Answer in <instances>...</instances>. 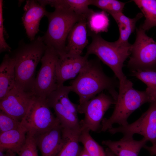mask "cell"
Returning <instances> with one entry per match:
<instances>
[{
    "instance_id": "cell-1",
    "label": "cell",
    "mask_w": 156,
    "mask_h": 156,
    "mask_svg": "<svg viewBox=\"0 0 156 156\" xmlns=\"http://www.w3.org/2000/svg\"><path fill=\"white\" fill-rule=\"evenodd\" d=\"M70 86L71 91L78 95L79 105H81L104 90L107 91L116 101L118 94L116 89L119 87V82L106 75L99 60L94 59L88 60Z\"/></svg>"
},
{
    "instance_id": "cell-2",
    "label": "cell",
    "mask_w": 156,
    "mask_h": 156,
    "mask_svg": "<svg viewBox=\"0 0 156 156\" xmlns=\"http://www.w3.org/2000/svg\"><path fill=\"white\" fill-rule=\"evenodd\" d=\"M47 47L39 36L28 43L21 41L18 47L10 52L14 62L16 87L32 92L36 70Z\"/></svg>"
},
{
    "instance_id": "cell-3",
    "label": "cell",
    "mask_w": 156,
    "mask_h": 156,
    "mask_svg": "<svg viewBox=\"0 0 156 156\" xmlns=\"http://www.w3.org/2000/svg\"><path fill=\"white\" fill-rule=\"evenodd\" d=\"M55 8L53 12L47 13L45 16L48 20V28L41 37L47 46L53 48L59 57H62L67 54L66 42L70 31L83 16L78 15L67 8Z\"/></svg>"
},
{
    "instance_id": "cell-4",
    "label": "cell",
    "mask_w": 156,
    "mask_h": 156,
    "mask_svg": "<svg viewBox=\"0 0 156 156\" xmlns=\"http://www.w3.org/2000/svg\"><path fill=\"white\" fill-rule=\"evenodd\" d=\"M92 38L90 44L86 47V55H95L99 59L112 70L119 82V86H122L129 80L124 74L122 68L124 63L130 55L129 46L119 45L115 42H110L104 39L99 34L89 36Z\"/></svg>"
},
{
    "instance_id": "cell-5",
    "label": "cell",
    "mask_w": 156,
    "mask_h": 156,
    "mask_svg": "<svg viewBox=\"0 0 156 156\" xmlns=\"http://www.w3.org/2000/svg\"><path fill=\"white\" fill-rule=\"evenodd\" d=\"M118 88L114 111L109 118L103 119L101 131H107L113 127V125L116 123L120 126L127 125L129 124L127 119L130 115L145 103H150L145 91H140L134 89L132 83L130 80Z\"/></svg>"
},
{
    "instance_id": "cell-6",
    "label": "cell",
    "mask_w": 156,
    "mask_h": 156,
    "mask_svg": "<svg viewBox=\"0 0 156 156\" xmlns=\"http://www.w3.org/2000/svg\"><path fill=\"white\" fill-rule=\"evenodd\" d=\"M127 66L132 71L156 70V42L140 26L136 29L135 42L131 44Z\"/></svg>"
},
{
    "instance_id": "cell-7",
    "label": "cell",
    "mask_w": 156,
    "mask_h": 156,
    "mask_svg": "<svg viewBox=\"0 0 156 156\" xmlns=\"http://www.w3.org/2000/svg\"><path fill=\"white\" fill-rule=\"evenodd\" d=\"M21 125L33 135L48 131L60 124L54 116L46 99L35 96Z\"/></svg>"
},
{
    "instance_id": "cell-8",
    "label": "cell",
    "mask_w": 156,
    "mask_h": 156,
    "mask_svg": "<svg viewBox=\"0 0 156 156\" xmlns=\"http://www.w3.org/2000/svg\"><path fill=\"white\" fill-rule=\"evenodd\" d=\"M59 56L53 48L47 46L35 78L32 92L35 96L46 99L57 88L56 66Z\"/></svg>"
},
{
    "instance_id": "cell-9",
    "label": "cell",
    "mask_w": 156,
    "mask_h": 156,
    "mask_svg": "<svg viewBox=\"0 0 156 156\" xmlns=\"http://www.w3.org/2000/svg\"><path fill=\"white\" fill-rule=\"evenodd\" d=\"M115 102L111 95L102 92L83 104H78V113L84 115V118L80 121L82 129L94 132L98 131L101 127V123L105 113Z\"/></svg>"
},
{
    "instance_id": "cell-10",
    "label": "cell",
    "mask_w": 156,
    "mask_h": 156,
    "mask_svg": "<svg viewBox=\"0 0 156 156\" xmlns=\"http://www.w3.org/2000/svg\"><path fill=\"white\" fill-rule=\"evenodd\" d=\"M114 134L120 133L133 136L138 134L143 136L152 146L156 145V100L151 103L148 109L136 120L125 126L112 127L107 131Z\"/></svg>"
},
{
    "instance_id": "cell-11",
    "label": "cell",
    "mask_w": 156,
    "mask_h": 156,
    "mask_svg": "<svg viewBox=\"0 0 156 156\" xmlns=\"http://www.w3.org/2000/svg\"><path fill=\"white\" fill-rule=\"evenodd\" d=\"M33 92L25 91L15 86L0 100V109L21 122L35 97Z\"/></svg>"
},
{
    "instance_id": "cell-12",
    "label": "cell",
    "mask_w": 156,
    "mask_h": 156,
    "mask_svg": "<svg viewBox=\"0 0 156 156\" xmlns=\"http://www.w3.org/2000/svg\"><path fill=\"white\" fill-rule=\"evenodd\" d=\"M88 56L85 54L83 56L72 57L66 55L59 57L56 66L57 88L78 75L88 62Z\"/></svg>"
},
{
    "instance_id": "cell-13",
    "label": "cell",
    "mask_w": 156,
    "mask_h": 156,
    "mask_svg": "<svg viewBox=\"0 0 156 156\" xmlns=\"http://www.w3.org/2000/svg\"><path fill=\"white\" fill-rule=\"evenodd\" d=\"M24 12L22 17L23 23L28 38L31 41L35 38L39 31L40 23L46 16L47 11L45 6L38 1L28 0L23 7Z\"/></svg>"
},
{
    "instance_id": "cell-14",
    "label": "cell",
    "mask_w": 156,
    "mask_h": 156,
    "mask_svg": "<svg viewBox=\"0 0 156 156\" xmlns=\"http://www.w3.org/2000/svg\"><path fill=\"white\" fill-rule=\"evenodd\" d=\"M87 17L82 16L74 25L67 37L66 55L72 57L81 55L85 48L87 46L88 31Z\"/></svg>"
},
{
    "instance_id": "cell-15",
    "label": "cell",
    "mask_w": 156,
    "mask_h": 156,
    "mask_svg": "<svg viewBox=\"0 0 156 156\" xmlns=\"http://www.w3.org/2000/svg\"><path fill=\"white\" fill-rule=\"evenodd\" d=\"M60 124L45 132L33 135L42 156H56L63 143Z\"/></svg>"
},
{
    "instance_id": "cell-16",
    "label": "cell",
    "mask_w": 156,
    "mask_h": 156,
    "mask_svg": "<svg viewBox=\"0 0 156 156\" xmlns=\"http://www.w3.org/2000/svg\"><path fill=\"white\" fill-rule=\"evenodd\" d=\"M147 141L144 138L140 140H134L133 136L124 135L119 140H103L102 144L108 148L116 156H138L141 149Z\"/></svg>"
},
{
    "instance_id": "cell-17",
    "label": "cell",
    "mask_w": 156,
    "mask_h": 156,
    "mask_svg": "<svg viewBox=\"0 0 156 156\" xmlns=\"http://www.w3.org/2000/svg\"><path fill=\"white\" fill-rule=\"evenodd\" d=\"M46 100L49 106L54 110L62 128L72 131L81 130L77 116L66 109L51 95L46 98Z\"/></svg>"
},
{
    "instance_id": "cell-18",
    "label": "cell",
    "mask_w": 156,
    "mask_h": 156,
    "mask_svg": "<svg viewBox=\"0 0 156 156\" xmlns=\"http://www.w3.org/2000/svg\"><path fill=\"white\" fill-rule=\"evenodd\" d=\"M15 86L14 61L10 54H6L0 65V100Z\"/></svg>"
},
{
    "instance_id": "cell-19",
    "label": "cell",
    "mask_w": 156,
    "mask_h": 156,
    "mask_svg": "<svg viewBox=\"0 0 156 156\" xmlns=\"http://www.w3.org/2000/svg\"><path fill=\"white\" fill-rule=\"evenodd\" d=\"M115 20L118 25L119 37L115 42L120 45L129 46L131 44L128 39L135 29L137 22L143 16L142 12L138 13L134 18H130L125 16L122 12L109 14Z\"/></svg>"
},
{
    "instance_id": "cell-20",
    "label": "cell",
    "mask_w": 156,
    "mask_h": 156,
    "mask_svg": "<svg viewBox=\"0 0 156 156\" xmlns=\"http://www.w3.org/2000/svg\"><path fill=\"white\" fill-rule=\"evenodd\" d=\"M27 132L21 125L17 128L0 133V148L17 154L25 143Z\"/></svg>"
},
{
    "instance_id": "cell-21",
    "label": "cell",
    "mask_w": 156,
    "mask_h": 156,
    "mask_svg": "<svg viewBox=\"0 0 156 156\" xmlns=\"http://www.w3.org/2000/svg\"><path fill=\"white\" fill-rule=\"evenodd\" d=\"M81 131H72L62 128L63 143L56 156H79L82 149L79 137Z\"/></svg>"
},
{
    "instance_id": "cell-22",
    "label": "cell",
    "mask_w": 156,
    "mask_h": 156,
    "mask_svg": "<svg viewBox=\"0 0 156 156\" xmlns=\"http://www.w3.org/2000/svg\"><path fill=\"white\" fill-rule=\"evenodd\" d=\"M92 0H40V3L46 6L49 5L54 8L60 7L67 8L80 16L87 17L92 9L88 6L91 5Z\"/></svg>"
},
{
    "instance_id": "cell-23",
    "label": "cell",
    "mask_w": 156,
    "mask_h": 156,
    "mask_svg": "<svg viewBox=\"0 0 156 156\" xmlns=\"http://www.w3.org/2000/svg\"><path fill=\"white\" fill-rule=\"evenodd\" d=\"M88 36L107 32L109 25V19L107 12L103 11L95 12L93 10L86 18Z\"/></svg>"
},
{
    "instance_id": "cell-24",
    "label": "cell",
    "mask_w": 156,
    "mask_h": 156,
    "mask_svg": "<svg viewBox=\"0 0 156 156\" xmlns=\"http://www.w3.org/2000/svg\"><path fill=\"white\" fill-rule=\"evenodd\" d=\"M139 8L145 19L141 25L145 31L156 26V0L132 1Z\"/></svg>"
},
{
    "instance_id": "cell-25",
    "label": "cell",
    "mask_w": 156,
    "mask_h": 156,
    "mask_svg": "<svg viewBox=\"0 0 156 156\" xmlns=\"http://www.w3.org/2000/svg\"><path fill=\"white\" fill-rule=\"evenodd\" d=\"M133 75L145 84V90L151 103L156 100V70H137L132 71Z\"/></svg>"
},
{
    "instance_id": "cell-26",
    "label": "cell",
    "mask_w": 156,
    "mask_h": 156,
    "mask_svg": "<svg viewBox=\"0 0 156 156\" xmlns=\"http://www.w3.org/2000/svg\"><path fill=\"white\" fill-rule=\"evenodd\" d=\"M87 129H82L79 137V142L90 156H106L103 147L92 138Z\"/></svg>"
},
{
    "instance_id": "cell-27",
    "label": "cell",
    "mask_w": 156,
    "mask_h": 156,
    "mask_svg": "<svg viewBox=\"0 0 156 156\" xmlns=\"http://www.w3.org/2000/svg\"><path fill=\"white\" fill-rule=\"evenodd\" d=\"M71 91L70 86L58 87L52 92L51 95L58 101L66 109L78 116V105L72 102L69 97V93Z\"/></svg>"
},
{
    "instance_id": "cell-28",
    "label": "cell",
    "mask_w": 156,
    "mask_h": 156,
    "mask_svg": "<svg viewBox=\"0 0 156 156\" xmlns=\"http://www.w3.org/2000/svg\"><path fill=\"white\" fill-rule=\"evenodd\" d=\"M125 4L116 0H92L91 5L110 14L122 12Z\"/></svg>"
},
{
    "instance_id": "cell-29",
    "label": "cell",
    "mask_w": 156,
    "mask_h": 156,
    "mask_svg": "<svg viewBox=\"0 0 156 156\" xmlns=\"http://www.w3.org/2000/svg\"><path fill=\"white\" fill-rule=\"evenodd\" d=\"M21 125V122L0 111V133L17 128Z\"/></svg>"
},
{
    "instance_id": "cell-30",
    "label": "cell",
    "mask_w": 156,
    "mask_h": 156,
    "mask_svg": "<svg viewBox=\"0 0 156 156\" xmlns=\"http://www.w3.org/2000/svg\"><path fill=\"white\" fill-rule=\"evenodd\" d=\"M37 147L34 136L27 133L25 143L17 154L18 156H38Z\"/></svg>"
},
{
    "instance_id": "cell-31",
    "label": "cell",
    "mask_w": 156,
    "mask_h": 156,
    "mask_svg": "<svg viewBox=\"0 0 156 156\" xmlns=\"http://www.w3.org/2000/svg\"><path fill=\"white\" fill-rule=\"evenodd\" d=\"M3 1L0 0V52H11V48L6 42L4 38V29L3 14Z\"/></svg>"
},
{
    "instance_id": "cell-32",
    "label": "cell",
    "mask_w": 156,
    "mask_h": 156,
    "mask_svg": "<svg viewBox=\"0 0 156 156\" xmlns=\"http://www.w3.org/2000/svg\"><path fill=\"white\" fill-rule=\"evenodd\" d=\"M144 148L148 151L151 156H156V145L150 146L145 145Z\"/></svg>"
},
{
    "instance_id": "cell-33",
    "label": "cell",
    "mask_w": 156,
    "mask_h": 156,
    "mask_svg": "<svg viewBox=\"0 0 156 156\" xmlns=\"http://www.w3.org/2000/svg\"><path fill=\"white\" fill-rule=\"evenodd\" d=\"M105 152L106 156H116L108 148Z\"/></svg>"
},
{
    "instance_id": "cell-34",
    "label": "cell",
    "mask_w": 156,
    "mask_h": 156,
    "mask_svg": "<svg viewBox=\"0 0 156 156\" xmlns=\"http://www.w3.org/2000/svg\"><path fill=\"white\" fill-rule=\"evenodd\" d=\"M79 156H90L83 147Z\"/></svg>"
},
{
    "instance_id": "cell-35",
    "label": "cell",
    "mask_w": 156,
    "mask_h": 156,
    "mask_svg": "<svg viewBox=\"0 0 156 156\" xmlns=\"http://www.w3.org/2000/svg\"><path fill=\"white\" fill-rule=\"evenodd\" d=\"M16 153L10 151V154L9 156H16Z\"/></svg>"
}]
</instances>
